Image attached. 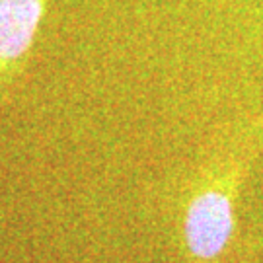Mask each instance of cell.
Here are the masks:
<instances>
[{
  "mask_svg": "<svg viewBox=\"0 0 263 263\" xmlns=\"http://www.w3.org/2000/svg\"><path fill=\"white\" fill-rule=\"evenodd\" d=\"M261 135L244 137L209 166L189 195L183 213V244L191 263H215L236 230L238 191L244 183Z\"/></svg>",
  "mask_w": 263,
  "mask_h": 263,
  "instance_id": "obj_1",
  "label": "cell"
},
{
  "mask_svg": "<svg viewBox=\"0 0 263 263\" xmlns=\"http://www.w3.org/2000/svg\"><path fill=\"white\" fill-rule=\"evenodd\" d=\"M49 0H0V78L18 70L33 45Z\"/></svg>",
  "mask_w": 263,
  "mask_h": 263,
  "instance_id": "obj_2",
  "label": "cell"
}]
</instances>
